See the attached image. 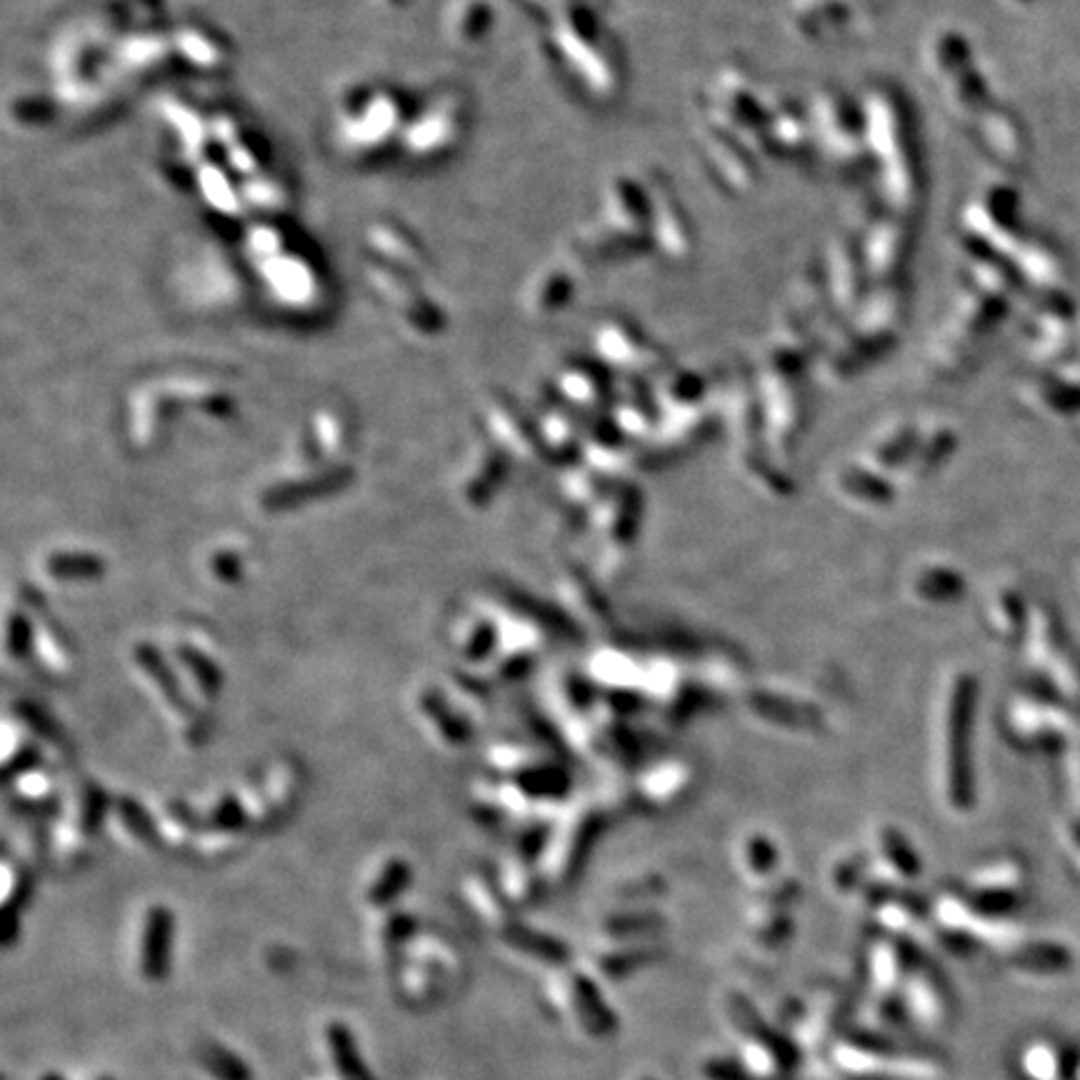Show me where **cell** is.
<instances>
[{
	"instance_id": "obj_5",
	"label": "cell",
	"mask_w": 1080,
	"mask_h": 1080,
	"mask_svg": "<svg viewBox=\"0 0 1080 1080\" xmlns=\"http://www.w3.org/2000/svg\"><path fill=\"white\" fill-rule=\"evenodd\" d=\"M393 988H396V994L403 1003L414 1008L436 1006L450 994V990H454L444 978L436 976L434 970L408 964V960H400V964L393 968Z\"/></svg>"
},
{
	"instance_id": "obj_2",
	"label": "cell",
	"mask_w": 1080,
	"mask_h": 1080,
	"mask_svg": "<svg viewBox=\"0 0 1080 1080\" xmlns=\"http://www.w3.org/2000/svg\"><path fill=\"white\" fill-rule=\"evenodd\" d=\"M313 1048L318 1056V1068L323 1070H336V1073H366L368 1070L363 1063L356 1033L338 1018L323 1020L313 1038Z\"/></svg>"
},
{
	"instance_id": "obj_4",
	"label": "cell",
	"mask_w": 1080,
	"mask_h": 1080,
	"mask_svg": "<svg viewBox=\"0 0 1080 1080\" xmlns=\"http://www.w3.org/2000/svg\"><path fill=\"white\" fill-rule=\"evenodd\" d=\"M403 960L434 970L450 988H458L466 974L463 956L458 954V948L436 936H416L403 954Z\"/></svg>"
},
{
	"instance_id": "obj_9",
	"label": "cell",
	"mask_w": 1080,
	"mask_h": 1080,
	"mask_svg": "<svg viewBox=\"0 0 1080 1080\" xmlns=\"http://www.w3.org/2000/svg\"><path fill=\"white\" fill-rule=\"evenodd\" d=\"M3 900H6V908H13L18 906V903H23V888H26V878L21 876V873L13 870L11 866H6V873H3Z\"/></svg>"
},
{
	"instance_id": "obj_10",
	"label": "cell",
	"mask_w": 1080,
	"mask_h": 1080,
	"mask_svg": "<svg viewBox=\"0 0 1080 1080\" xmlns=\"http://www.w3.org/2000/svg\"><path fill=\"white\" fill-rule=\"evenodd\" d=\"M300 1080H376L373 1078L370 1070H366V1073H336V1070H313V1073L308 1076H303Z\"/></svg>"
},
{
	"instance_id": "obj_8",
	"label": "cell",
	"mask_w": 1080,
	"mask_h": 1080,
	"mask_svg": "<svg viewBox=\"0 0 1080 1080\" xmlns=\"http://www.w3.org/2000/svg\"><path fill=\"white\" fill-rule=\"evenodd\" d=\"M468 903L476 908L480 918H486L490 923H498L503 918V908H500V900H496V893H490L483 878H473L466 886Z\"/></svg>"
},
{
	"instance_id": "obj_6",
	"label": "cell",
	"mask_w": 1080,
	"mask_h": 1080,
	"mask_svg": "<svg viewBox=\"0 0 1080 1080\" xmlns=\"http://www.w3.org/2000/svg\"><path fill=\"white\" fill-rule=\"evenodd\" d=\"M195 1063L208 1080H253L251 1066L233 1048L218 1043V1040L201 1043L198 1053H195Z\"/></svg>"
},
{
	"instance_id": "obj_1",
	"label": "cell",
	"mask_w": 1080,
	"mask_h": 1080,
	"mask_svg": "<svg viewBox=\"0 0 1080 1080\" xmlns=\"http://www.w3.org/2000/svg\"><path fill=\"white\" fill-rule=\"evenodd\" d=\"M173 916L165 906L143 913L133 936V970L145 986H161L171 974Z\"/></svg>"
},
{
	"instance_id": "obj_7",
	"label": "cell",
	"mask_w": 1080,
	"mask_h": 1080,
	"mask_svg": "<svg viewBox=\"0 0 1080 1080\" xmlns=\"http://www.w3.org/2000/svg\"><path fill=\"white\" fill-rule=\"evenodd\" d=\"M410 880V873L403 860H390L386 866L373 873L366 890H363V898H366L368 906L373 910L390 908V903L396 900L403 890H406Z\"/></svg>"
},
{
	"instance_id": "obj_11",
	"label": "cell",
	"mask_w": 1080,
	"mask_h": 1080,
	"mask_svg": "<svg viewBox=\"0 0 1080 1080\" xmlns=\"http://www.w3.org/2000/svg\"><path fill=\"white\" fill-rule=\"evenodd\" d=\"M35 1080H68V1078L61 1073H55V1070H45V1073H41Z\"/></svg>"
},
{
	"instance_id": "obj_3",
	"label": "cell",
	"mask_w": 1080,
	"mask_h": 1080,
	"mask_svg": "<svg viewBox=\"0 0 1080 1080\" xmlns=\"http://www.w3.org/2000/svg\"><path fill=\"white\" fill-rule=\"evenodd\" d=\"M416 936L418 933H416L414 918H410L408 913L396 908L376 910V916H373L368 926V943L373 956L393 968L400 964L403 954H406V948Z\"/></svg>"
}]
</instances>
